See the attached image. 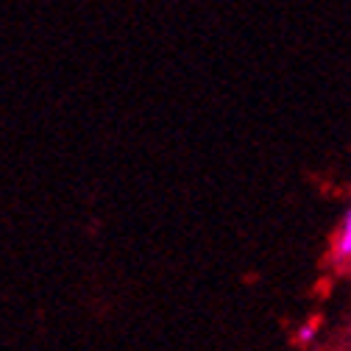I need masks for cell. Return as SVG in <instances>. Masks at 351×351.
Segmentation results:
<instances>
[{"mask_svg": "<svg viewBox=\"0 0 351 351\" xmlns=\"http://www.w3.org/2000/svg\"><path fill=\"white\" fill-rule=\"evenodd\" d=\"M332 259L337 265L351 259V209L343 215V221L337 226V234H335V243H332Z\"/></svg>", "mask_w": 351, "mask_h": 351, "instance_id": "6da1fadb", "label": "cell"}, {"mask_svg": "<svg viewBox=\"0 0 351 351\" xmlns=\"http://www.w3.org/2000/svg\"><path fill=\"white\" fill-rule=\"evenodd\" d=\"M315 335H318V321H310V324H304V326L298 329V340H301V343H310Z\"/></svg>", "mask_w": 351, "mask_h": 351, "instance_id": "7a4b0ae2", "label": "cell"}]
</instances>
